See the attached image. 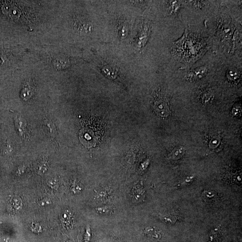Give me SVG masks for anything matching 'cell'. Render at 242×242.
<instances>
[{
	"mask_svg": "<svg viewBox=\"0 0 242 242\" xmlns=\"http://www.w3.org/2000/svg\"><path fill=\"white\" fill-rule=\"evenodd\" d=\"M154 109L156 113L162 117L169 116V109L166 99L164 96L159 97L154 103Z\"/></svg>",
	"mask_w": 242,
	"mask_h": 242,
	"instance_id": "1",
	"label": "cell"
},
{
	"mask_svg": "<svg viewBox=\"0 0 242 242\" xmlns=\"http://www.w3.org/2000/svg\"><path fill=\"white\" fill-rule=\"evenodd\" d=\"M207 68L204 67H200L192 71H190L187 75V78L190 80H195L201 79L205 76L208 72Z\"/></svg>",
	"mask_w": 242,
	"mask_h": 242,
	"instance_id": "2",
	"label": "cell"
},
{
	"mask_svg": "<svg viewBox=\"0 0 242 242\" xmlns=\"http://www.w3.org/2000/svg\"><path fill=\"white\" fill-rule=\"evenodd\" d=\"M145 192L143 186L140 184H136L133 187L132 191V197L133 201L136 202H140L144 200Z\"/></svg>",
	"mask_w": 242,
	"mask_h": 242,
	"instance_id": "3",
	"label": "cell"
},
{
	"mask_svg": "<svg viewBox=\"0 0 242 242\" xmlns=\"http://www.w3.org/2000/svg\"><path fill=\"white\" fill-rule=\"evenodd\" d=\"M48 167V160L46 157H43L39 160L36 164L35 170L37 174L42 175L45 173Z\"/></svg>",
	"mask_w": 242,
	"mask_h": 242,
	"instance_id": "4",
	"label": "cell"
},
{
	"mask_svg": "<svg viewBox=\"0 0 242 242\" xmlns=\"http://www.w3.org/2000/svg\"><path fill=\"white\" fill-rule=\"evenodd\" d=\"M202 198L204 201L208 203H213L217 200V194L213 191H205L202 194Z\"/></svg>",
	"mask_w": 242,
	"mask_h": 242,
	"instance_id": "5",
	"label": "cell"
},
{
	"mask_svg": "<svg viewBox=\"0 0 242 242\" xmlns=\"http://www.w3.org/2000/svg\"><path fill=\"white\" fill-rule=\"evenodd\" d=\"M167 5L168 12L171 15L176 14L180 10L181 3L178 1H169Z\"/></svg>",
	"mask_w": 242,
	"mask_h": 242,
	"instance_id": "6",
	"label": "cell"
},
{
	"mask_svg": "<svg viewBox=\"0 0 242 242\" xmlns=\"http://www.w3.org/2000/svg\"><path fill=\"white\" fill-rule=\"evenodd\" d=\"M185 149L183 147H179L175 148L169 155V157L173 160H178L184 155Z\"/></svg>",
	"mask_w": 242,
	"mask_h": 242,
	"instance_id": "7",
	"label": "cell"
},
{
	"mask_svg": "<svg viewBox=\"0 0 242 242\" xmlns=\"http://www.w3.org/2000/svg\"><path fill=\"white\" fill-rule=\"evenodd\" d=\"M34 94V89L31 86L26 85L22 90L21 96L24 100L30 98Z\"/></svg>",
	"mask_w": 242,
	"mask_h": 242,
	"instance_id": "8",
	"label": "cell"
},
{
	"mask_svg": "<svg viewBox=\"0 0 242 242\" xmlns=\"http://www.w3.org/2000/svg\"><path fill=\"white\" fill-rule=\"evenodd\" d=\"M222 234L218 228L215 229L211 231L209 235V241L208 242H219L222 238Z\"/></svg>",
	"mask_w": 242,
	"mask_h": 242,
	"instance_id": "9",
	"label": "cell"
},
{
	"mask_svg": "<svg viewBox=\"0 0 242 242\" xmlns=\"http://www.w3.org/2000/svg\"><path fill=\"white\" fill-rule=\"evenodd\" d=\"M145 235L150 236L156 239L161 238V234L157 230L151 227H147L144 230Z\"/></svg>",
	"mask_w": 242,
	"mask_h": 242,
	"instance_id": "10",
	"label": "cell"
},
{
	"mask_svg": "<svg viewBox=\"0 0 242 242\" xmlns=\"http://www.w3.org/2000/svg\"><path fill=\"white\" fill-rule=\"evenodd\" d=\"M11 204L12 206L15 209H19L21 207L20 205H21V201H19V199H17V198H13L12 200H11Z\"/></svg>",
	"mask_w": 242,
	"mask_h": 242,
	"instance_id": "11",
	"label": "cell"
},
{
	"mask_svg": "<svg viewBox=\"0 0 242 242\" xmlns=\"http://www.w3.org/2000/svg\"><path fill=\"white\" fill-rule=\"evenodd\" d=\"M96 210L99 214H110L112 211V208L110 207H106L97 208Z\"/></svg>",
	"mask_w": 242,
	"mask_h": 242,
	"instance_id": "12",
	"label": "cell"
},
{
	"mask_svg": "<svg viewBox=\"0 0 242 242\" xmlns=\"http://www.w3.org/2000/svg\"><path fill=\"white\" fill-rule=\"evenodd\" d=\"M48 186L53 189L56 190L58 188V183L56 179H52L49 180L47 182Z\"/></svg>",
	"mask_w": 242,
	"mask_h": 242,
	"instance_id": "13",
	"label": "cell"
},
{
	"mask_svg": "<svg viewBox=\"0 0 242 242\" xmlns=\"http://www.w3.org/2000/svg\"><path fill=\"white\" fill-rule=\"evenodd\" d=\"M51 203L50 199L49 198H47V197L41 199L39 202V204L41 206L49 205L51 204Z\"/></svg>",
	"mask_w": 242,
	"mask_h": 242,
	"instance_id": "14",
	"label": "cell"
},
{
	"mask_svg": "<svg viewBox=\"0 0 242 242\" xmlns=\"http://www.w3.org/2000/svg\"><path fill=\"white\" fill-rule=\"evenodd\" d=\"M90 229L89 227H87L86 230V232L85 234L84 241L85 242H89L90 241V238L91 237V233H90Z\"/></svg>",
	"mask_w": 242,
	"mask_h": 242,
	"instance_id": "15",
	"label": "cell"
},
{
	"mask_svg": "<svg viewBox=\"0 0 242 242\" xmlns=\"http://www.w3.org/2000/svg\"><path fill=\"white\" fill-rule=\"evenodd\" d=\"M228 76L231 80H234L236 79V77H238L237 72L236 73L234 70H231L229 72Z\"/></svg>",
	"mask_w": 242,
	"mask_h": 242,
	"instance_id": "16",
	"label": "cell"
},
{
	"mask_svg": "<svg viewBox=\"0 0 242 242\" xmlns=\"http://www.w3.org/2000/svg\"><path fill=\"white\" fill-rule=\"evenodd\" d=\"M25 167L24 166H22V167H19V169H18L17 171V174L18 175H22V174L24 173V170H25Z\"/></svg>",
	"mask_w": 242,
	"mask_h": 242,
	"instance_id": "17",
	"label": "cell"
}]
</instances>
